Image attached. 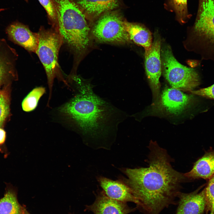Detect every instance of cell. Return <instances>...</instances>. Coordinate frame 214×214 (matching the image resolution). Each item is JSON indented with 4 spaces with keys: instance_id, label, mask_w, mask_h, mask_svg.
Returning <instances> with one entry per match:
<instances>
[{
    "instance_id": "8fae6325",
    "label": "cell",
    "mask_w": 214,
    "mask_h": 214,
    "mask_svg": "<svg viewBox=\"0 0 214 214\" xmlns=\"http://www.w3.org/2000/svg\"><path fill=\"white\" fill-rule=\"evenodd\" d=\"M201 187L190 193H179L178 206L175 214L203 213L206 207V199L205 188L199 191Z\"/></svg>"
},
{
    "instance_id": "3957f363",
    "label": "cell",
    "mask_w": 214,
    "mask_h": 214,
    "mask_svg": "<svg viewBox=\"0 0 214 214\" xmlns=\"http://www.w3.org/2000/svg\"><path fill=\"white\" fill-rule=\"evenodd\" d=\"M56 9L58 29L64 42L75 54H80L89 44V28L85 16L70 0H52Z\"/></svg>"
},
{
    "instance_id": "484cf974",
    "label": "cell",
    "mask_w": 214,
    "mask_h": 214,
    "mask_svg": "<svg viewBox=\"0 0 214 214\" xmlns=\"http://www.w3.org/2000/svg\"><path fill=\"white\" fill-rule=\"evenodd\" d=\"M23 214H30L24 208Z\"/></svg>"
},
{
    "instance_id": "7a4b0ae2",
    "label": "cell",
    "mask_w": 214,
    "mask_h": 214,
    "mask_svg": "<svg viewBox=\"0 0 214 214\" xmlns=\"http://www.w3.org/2000/svg\"><path fill=\"white\" fill-rule=\"evenodd\" d=\"M73 82L78 92L59 112L85 136L100 137L117 131L126 113L96 95L90 83L79 76Z\"/></svg>"
},
{
    "instance_id": "e0dca14e",
    "label": "cell",
    "mask_w": 214,
    "mask_h": 214,
    "mask_svg": "<svg viewBox=\"0 0 214 214\" xmlns=\"http://www.w3.org/2000/svg\"><path fill=\"white\" fill-rule=\"evenodd\" d=\"M4 196L0 199V214H23L24 208L18 203L15 189L6 183Z\"/></svg>"
},
{
    "instance_id": "ba28073f",
    "label": "cell",
    "mask_w": 214,
    "mask_h": 214,
    "mask_svg": "<svg viewBox=\"0 0 214 214\" xmlns=\"http://www.w3.org/2000/svg\"><path fill=\"white\" fill-rule=\"evenodd\" d=\"M161 40L157 34L150 49L145 50V67L146 74L152 92L154 103L160 96L161 74Z\"/></svg>"
},
{
    "instance_id": "52a82bcc",
    "label": "cell",
    "mask_w": 214,
    "mask_h": 214,
    "mask_svg": "<svg viewBox=\"0 0 214 214\" xmlns=\"http://www.w3.org/2000/svg\"><path fill=\"white\" fill-rule=\"evenodd\" d=\"M124 21L116 13H106L95 23L93 34L97 40L102 42L126 43L130 40L125 28Z\"/></svg>"
},
{
    "instance_id": "d6986e66",
    "label": "cell",
    "mask_w": 214,
    "mask_h": 214,
    "mask_svg": "<svg viewBox=\"0 0 214 214\" xmlns=\"http://www.w3.org/2000/svg\"><path fill=\"white\" fill-rule=\"evenodd\" d=\"M45 92V88L42 87H37L32 90L22 101L23 110L26 112H30L35 109L39 100Z\"/></svg>"
},
{
    "instance_id": "d4e9b609",
    "label": "cell",
    "mask_w": 214,
    "mask_h": 214,
    "mask_svg": "<svg viewBox=\"0 0 214 214\" xmlns=\"http://www.w3.org/2000/svg\"><path fill=\"white\" fill-rule=\"evenodd\" d=\"M6 139L5 131L2 128H0V152L4 154L5 158H7L9 154L5 144Z\"/></svg>"
},
{
    "instance_id": "cb8c5ba5",
    "label": "cell",
    "mask_w": 214,
    "mask_h": 214,
    "mask_svg": "<svg viewBox=\"0 0 214 214\" xmlns=\"http://www.w3.org/2000/svg\"><path fill=\"white\" fill-rule=\"evenodd\" d=\"M190 92L193 94L214 100V84L208 87Z\"/></svg>"
},
{
    "instance_id": "8992f818",
    "label": "cell",
    "mask_w": 214,
    "mask_h": 214,
    "mask_svg": "<svg viewBox=\"0 0 214 214\" xmlns=\"http://www.w3.org/2000/svg\"><path fill=\"white\" fill-rule=\"evenodd\" d=\"M161 55L163 75L172 87L190 92L200 84L199 76L196 70L179 62L169 46L163 47Z\"/></svg>"
},
{
    "instance_id": "ffe728a7",
    "label": "cell",
    "mask_w": 214,
    "mask_h": 214,
    "mask_svg": "<svg viewBox=\"0 0 214 214\" xmlns=\"http://www.w3.org/2000/svg\"><path fill=\"white\" fill-rule=\"evenodd\" d=\"M168 4L176 15L177 19L181 24L185 23L189 18L187 0H168Z\"/></svg>"
},
{
    "instance_id": "277c9868",
    "label": "cell",
    "mask_w": 214,
    "mask_h": 214,
    "mask_svg": "<svg viewBox=\"0 0 214 214\" xmlns=\"http://www.w3.org/2000/svg\"><path fill=\"white\" fill-rule=\"evenodd\" d=\"M189 32L188 50L199 54L202 60L214 62L213 0H200L195 22Z\"/></svg>"
},
{
    "instance_id": "83f0119b",
    "label": "cell",
    "mask_w": 214,
    "mask_h": 214,
    "mask_svg": "<svg viewBox=\"0 0 214 214\" xmlns=\"http://www.w3.org/2000/svg\"><path fill=\"white\" fill-rule=\"evenodd\" d=\"M24 0L25 1H27V0Z\"/></svg>"
},
{
    "instance_id": "5bb4252c",
    "label": "cell",
    "mask_w": 214,
    "mask_h": 214,
    "mask_svg": "<svg viewBox=\"0 0 214 214\" xmlns=\"http://www.w3.org/2000/svg\"><path fill=\"white\" fill-rule=\"evenodd\" d=\"M88 208L94 214H128L136 209L128 207L126 202L113 199L103 194Z\"/></svg>"
},
{
    "instance_id": "9a60e30c",
    "label": "cell",
    "mask_w": 214,
    "mask_h": 214,
    "mask_svg": "<svg viewBox=\"0 0 214 214\" xmlns=\"http://www.w3.org/2000/svg\"><path fill=\"white\" fill-rule=\"evenodd\" d=\"M214 174V149H211L194 163L192 169L184 174L189 181L202 179L207 180Z\"/></svg>"
},
{
    "instance_id": "603a6c76",
    "label": "cell",
    "mask_w": 214,
    "mask_h": 214,
    "mask_svg": "<svg viewBox=\"0 0 214 214\" xmlns=\"http://www.w3.org/2000/svg\"><path fill=\"white\" fill-rule=\"evenodd\" d=\"M205 188L206 208L210 212V214H214V174L208 181Z\"/></svg>"
},
{
    "instance_id": "2e32d148",
    "label": "cell",
    "mask_w": 214,
    "mask_h": 214,
    "mask_svg": "<svg viewBox=\"0 0 214 214\" xmlns=\"http://www.w3.org/2000/svg\"><path fill=\"white\" fill-rule=\"evenodd\" d=\"M124 25L130 40L143 47L145 50L150 48L152 43V36L147 28L140 24L125 21Z\"/></svg>"
},
{
    "instance_id": "44dd1931",
    "label": "cell",
    "mask_w": 214,
    "mask_h": 214,
    "mask_svg": "<svg viewBox=\"0 0 214 214\" xmlns=\"http://www.w3.org/2000/svg\"><path fill=\"white\" fill-rule=\"evenodd\" d=\"M7 88L0 90V128H2L10 113V93Z\"/></svg>"
},
{
    "instance_id": "ac0fdd59",
    "label": "cell",
    "mask_w": 214,
    "mask_h": 214,
    "mask_svg": "<svg viewBox=\"0 0 214 214\" xmlns=\"http://www.w3.org/2000/svg\"><path fill=\"white\" fill-rule=\"evenodd\" d=\"M119 0H78L77 4L86 12L91 15L98 16L113 10L118 5Z\"/></svg>"
},
{
    "instance_id": "30bf717a",
    "label": "cell",
    "mask_w": 214,
    "mask_h": 214,
    "mask_svg": "<svg viewBox=\"0 0 214 214\" xmlns=\"http://www.w3.org/2000/svg\"><path fill=\"white\" fill-rule=\"evenodd\" d=\"M6 32L12 41L29 52L36 53L39 43L37 33L32 32L27 26L18 22L10 24Z\"/></svg>"
},
{
    "instance_id": "5b68a950",
    "label": "cell",
    "mask_w": 214,
    "mask_h": 214,
    "mask_svg": "<svg viewBox=\"0 0 214 214\" xmlns=\"http://www.w3.org/2000/svg\"><path fill=\"white\" fill-rule=\"evenodd\" d=\"M37 33L39 43L36 54L46 74L49 90V103L55 78L68 85L61 73L58 63L59 51L64 41L59 32L52 27L45 29L43 26L41 27Z\"/></svg>"
},
{
    "instance_id": "7c38bea8",
    "label": "cell",
    "mask_w": 214,
    "mask_h": 214,
    "mask_svg": "<svg viewBox=\"0 0 214 214\" xmlns=\"http://www.w3.org/2000/svg\"><path fill=\"white\" fill-rule=\"evenodd\" d=\"M98 181L105 194L117 200L126 202H131L139 207L140 202L130 188L124 182L114 181L103 177L98 178Z\"/></svg>"
},
{
    "instance_id": "7402d4cb",
    "label": "cell",
    "mask_w": 214,
    "mask_h": 214,
    "mask_svg": "<svg viewBox=\"0 0 214 214\" xmlns=\"http://www.w3.org/2000/svg\"><path fill=\"white\" fill-rule=\"evenodd\" d=\"M46 10L52 27L58 30L57 19L56 9L52 0H38Z\"/></svg>"
},
{
    "instance_id": "4fadbf2b",
    "label": "cell",
    "mask_w": 214,
    "mask_h": 214,
    "mask_svg": "<svg viewBox=\"0 0 214 214\" xmlns=\"http://www.w3.org/2000/svg\"><path fill=\"white\" fill-rule=\"evenodd\" d=\"M18 57L14 49L0 39V87L9 80L17 78L15 62Z\"/></svg>"
},
{
    "instance_id": "4316f807",
    "label": "cell",
    "mask_w": 214,
    "mask_h": 214,
    "mask_svg": "<svg viewBox=\"0 0 214 214\" xmlns=\"http://www.w3.org/2000/svg\"><path fill=\"white\" fill-rule=\"evenodd\" d=\"M4 10H5L4 9H3V8L0 9V12H1L2 11H4Z\"/></svg>"
},
{
    "instance_id": "6da1fadb",
    "label": "cell",
    "mask_w": 214,
    "mask_h": 214,
    "mask_svg": "<svg viewBox=\"0 0 214 214\" xmlns=\"http://www.w3.org/2000/svg\"><path fill=\"white\" fill-rule=\"evenodd\" d=\"M148 167L126 169L128 179L124 182L131 189L145 214H159L164 208L175 204L181 183L189 181L174 169L166 151L151 141L148 146Z\"/></svg>"
},
{
    "instance_id": "9c48e42d",
    "label": "cell",
    "mask_w": 214,
    "mask_h": 214,
    "mask_svg": "<svg viewBox=\"0 0 214 214\" xmlns=\"http://www.w3.org/2000/svg\"><path fill=\"white\" fill-rule=\"evenodd\" d=\"M191 96L176 89L166 88L154 103L153 110L156 113L177 115L185 111L190 105Z\"/></svg>"
}]
</instances>
